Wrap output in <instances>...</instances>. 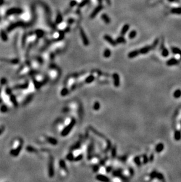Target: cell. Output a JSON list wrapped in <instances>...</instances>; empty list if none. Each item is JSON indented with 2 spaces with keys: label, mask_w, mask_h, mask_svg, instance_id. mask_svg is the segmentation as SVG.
<instances>
[{
  "label": "cell",
  "mask_w": 181,
  "mask_h": 182,
  "mask_svg": "<svg viewBox=\"0 0 181 182\" xmlns=\"http://www.w3.org/2000/svg\"><path fill=\"white\" fill-rule=\"evenodd\" d=\"M169 54V51L168 50V49H166V48H164V49H162V55L163 57H167L168 56Z\"/></svg>",
  "instance_id": "26"
},
{
  "label": "cell",
  "mask_w": 181,
  "mask_h": 182,
  "mask_svg": "<svg viewBox=\"0 0 181 182\" xmlns=\"http://www.w3.org/2000/svg\"><path fill=\"white\" fill-rule=\"evenodd\" d=\"M139 54V53L138 50H134L130 52V53L128 54V57L129 59H133V58H135L136 57H137Z\"/></svg>",
  "instance_id": "11"
},
{
  "label": "cell",
  "mask_w": 181,
  "mask_h": 182,
  "mask_svg": "<svg viewBox=\"0 0 181 182\" xmlns=\"http://www.w3.org/2000/svg\"><path fill=\"white\" fill-rule=\"evenodd\" d=\"M74 156L72 154V153H70L66 156V159L70 161H72L74 160Z\"/></svg>",
  "instance_id": "35"
},
{
  "label": "cell",
  "mask_w": 181,
  "mask_h": 182,
  "mask_svg": "<svg viewBox=\"0 0 181 182\" xmlns=\"http://www.w3.org/2000/svg\"><path fill=\"white\" fill-rule=\"evenodd\" d=\"M5 93L6 94L8 95V96H9V95H11L12 94V91H11V90L10 88L9 87H7L5 88Z\"/></svg>",
  "instance_id": "38"
},
{
  "label": "cell",
  "mask_w": 181,
  "mask_h": 182,
  "mask_svg": "<svg viewBox=\"0 0 181 182\" xmlns=\"http://www.w3.org/2000/svg\"><path fill=\"white\" fill-rule=\"evenodd\" d=\"M60 167H61V169H65V170H66V164H65L64 160H61L60 161Z\"/></svg>",
  "instance_id": "32"
},
{
  "label": "cell",
  "mask_w": 181,
  "mask_h": 182,
  "mask_svg": "<svg viewBox=\"0 0 181 182\" xmlns=\"http://www.w3.org/2000/svg\"><path fill=\"white\" fill-rule=\"evenodd\" d=\"M22 144L23 142L21 139H16L14 141L13 143V147L9 152L11 155L13 157L18 156L20 153L22 148Z\"/></svg>",
  "instance_id": "1"
},
{
  "label": "cell",
  "mask_w": 181,
  "mask_h": 182,
  "mask_svg": "<svg viewBox=\"0 0 181 182\" xmlns=\"http://www.w3.org/2000/svg\"><path fill=\"white\" fill-rule=\"evenodd\" d=\"M174 139L176 141H179L181 139V132L179 130H176L174 132Z\"/></svg>",
  "instance_id": "13"
},
{
  "label": "cell",
  "mask_w": 181,
  "mask_h": 182,
  "mask_svg": "<svg viewBox=\"0 0 181 182\" xmlns=\"http://www.w3.org/2000/svg\"><path fill=\"white\" fill-rule=\"evenodd\" d=\"M46 140H47L49 143H51V144H52V145H56V144L58 143L57 140H56L55 138H52V137H46Z\"/></svg>",
  "instance_id": "20"
},
{
  "label": "cell",
  "mask_w": 181,
  "mask_h": 182,
  "mask_svg": "<svg viewBox=\"0 0 181 182\" xmlns=\"http://www.w3.org/2000/svg\"><path fill=\"white\" fill-rule=\"evenodd\" d=\"M116 155V146H114L112 148L111 151V156L112 158H115Z\"/></svg>",
  "instance_id": "27"
},
{
  "label": "cell",
  "mask_w": 181,
  "mask_h": 182,
  "mask_svg": "<svg viewBox=\"0 0 181 182\" xmlns=\"http://www.w3.org/2000/svg\"></svg>",
  "instance_id": "49"
},
{
  "label": "cell",
  "mask_w": 181,
  "mask_h": 182,
  "mask_svg": "<svg viewBox=\"0 0 181 182\" xmlns=\"http://www.w3.org/2000/svg\"><path fill=\"white\" fill-rule=\"evenodd\" d=\"M68 90L67 88H66V87L64 88V89H62V90H61V96H66V95L68 94Z\"/></svg>",
  "instance_id": "30"
},
{
  "label": "cell",
  "mask_w": 181,
  "mask_h": 182,
  "mask_svg": "<svg viewBox=\"0 0 181 182\" xmlns=\"http://www.w3.org/2000/svg\"><path fill=\"white\" fill-rule=\"evenodd\" d=\"M7 79L5 78H2V79L0 80V85H4L7 84Z\"/></svg>",
  "instance_id": "37"
},
{
  "label": "cell",
  "mask_w": 181,
  "mask_h": 182,
  "mask_svg": "<svg viewBox=\"0 0 181 182\" xmlns=\"http://www.w3.org/2000/svg\"><path fill=\"white\" fill-rule=\"evenodd\" d=\"M170 2H179V0H168Z\"/></svg>",
  "instance_id": "47"
},
{
  "label": "cell",
  "mask_w": 181,
  "mask_h": 182,
  "mask_svg": "<svg viewBox=\"0 0 181 182\" xmlns=\"http://www.w3.org/2000/svg\"><path fill=\"white\" fill-rule=\"evenodd\" d=\"M126 158H127V157H126V156H122V157H121L119 158V159H120L121 161H122V162L123 161H124V162H125V161L126 160Z\"/></svg>",
  "instance_id": "44"
},
{
  "label": "cell",
  "mask_w": 181,
  "mask_h": 182,
  "mask_svg": "<svg viewBox=\"0 0 181 182\" xmlns=\"http://www.w3.org/2000/svg\"><path fill=\"white\" fill-rule=\"evenodd\" d=\"M171 50L172 52L174 54H178L180 55L181 58V49L178 47H171Z\"/></svg>",
  "instance_id": "17"
},
{
  "label": "cell",
  "mask_w": 181,
  "mask_h": 182,
  "mask_svg": "<svg viewBox=\"0 0 181 182\" xmlns=\"http://www.w3.org/2000/svg\"><path fill=\"white\" fill-rule=\"evenodd\" d=\"M155 179H157L159 180H162V181H164L165 177L164 176L162 173H159L156 171V173H155Z\"/></svg>",
  "instance_id": "16"
},
{
  "label": "cell",
  "mask_w": 181,
  "mask_h": 182,
  "mask_svg": "<svg viewBox=\"0 0 181 182\" xmlns=\"http://www.w3.org/2000/svg\"><path fill=\"white\" fill-rule=\"evenodd\" d=\"M112 169V167L111 166H108V167H107V168L105 169V170H106V172H107V173H109V172H111Z\"/></svg>",
  "instance_id": "42"
},
{
  "label": "cell",
  "mask_w": 181,
  "mask_h": 182,
  "mask_svg": "<svg viewBox=\"0 0 181 182\" xmlns=\"http://www.w3.org/2000/svg\"><path fill=\"white\" fill-rule=\"evenodd\" d=\"M35 148H33V147H31V146H28L27 147V150L28 152H35Z\"/></svg>",
  "instance_id": "40"
},
{
  "label": "cell",
  "mask_w": 181,
  "mask_h": 182,
  "mask_svg": "<svg viewBox=\"0 0 181 182\" xmlns=\"http://www.w3.org/2000/svg\"><path fill=\"white\" fill-rule=\"evenodd\" d=\"M129 173H130V174L131 176H133L134 174V170L132 168L129 167Z\"/></svg>",
  "instance_id": "43"
},
{
  "label": "cell",
  "mask_w": 181,
  "mask_h": 182,
  "mask_svg": "<svg viewBox=\"0 0 181 182\" xmlns=\"http://www.w3.org/2000/svg\"><path fill=\"white\" fill-rule=\"evenodd\" d=\"M181 61L178 60L175 58H172L169 59L167 61V65L168 66H173V65H176L180 63Z\"/></svg>",
  "instance_id": "5"
},
{
  "label": "cell",
  "mask_w": 181,
  "mask_h": 182,
  "mask_svg": "<svg viewBox=\"0 0 181 182\" xmlns=\"http://www.w3.org/2000/svg\"><path fill=\"white\" fill-rule=\"evenodd\" d=\"M75 123L76 121L74 118H71V121L68 124L67 126H65L64 128L62 129V131L61 133V136H62V137H65V136H67L70 133V132L72 129L74 125L75 124Z\"/></svg>",
  "instance_id": "2"
},
{
  "label": "cell",
  "mask_w": 181,
  "mask_h": 182,
  "mask_svg": "<svg viewBox=\"0 0 181 182\" xmlns=\"http://www.w3.org/2000/svg\"><path fill=\"white\" fill-rule=\"evenodd\" d=\"M38 35L35 33H33V34H29L28 37H27V39H26V42H28L29 43V44L31 43H33L35 41H36L37 39L38 38Z\"/></svg>",
  "instance_id": "3"
},
{
  "label": "cell",
  "mask_w": 181,
  "mask_h": 182,
  "mask_svg": "<svg viewBox=\"0 0 181 182\" xmlns=\"http://www.w3.org/2000/svg\"><path fill=\"white\" fill-rule=\"evenodd\" d=\"M102 18L103 20L105 21V22L106 23H107V24L110 23V20H109V18H108V17L106 14H103L102 15Z\"/></svg>",
  "instance_id": "31"
},
{
  "label": "cell",
  "mask_w": 181,
  "mask_h": 182,
  "mask_svg": "<svg viewBox=\"0 0 181 182\" xmlns=\"http://www.w3.org/2000/svg\"><path fill=\"white\" fill-rule=\"evenodd\" d=\"M171 12V13L175 14H181V7L172 8Z\"/></svg>",
  "instance_id": "21"
},
{
  "label": "cell",
  "mask_w": 181,
  "mask_h": 182,
  "mask_svg": "<svg viewBox=\"0 0 181 182\" xmlns=\"http://www.w3.org/2000/svg\"><path fill=\"white\" fill-rule=\"evenodd\" d=\"M96 179L99 181L101 182H108L109 181V179L103 174H98L96 176Z\"/></svg>",
  "instance_id": "9"
},
{
  "label": "cell",
  "mask_w": 181,
  "mask_h": 182,
  "mask_svg": "<svg viewBox=\"0 0 181 182\" xmlns=\"http://www.w3.org/2000/svg\"><path fill=\"white\" fill-rule=\"evenodd\" d=\"M111 53L110 49H106L103 52V56L105 58H109L111 56Z\"/></svg>",
  "instance_id": "25"
},
{
  "label": "cell",
  "mask_w": 181,
  "mask_h": 182,
  "mask_svg": "<svg viewBox=\"0 0 181 182\" xmlns=\"http://www.w3.org/2000/svg\"><path fill=\"white\" fill-rule=\"evenodd\" d=\"M104 38L108 42V43H110L112 46H116V42L114 40H113L112 38L111 37L108 36V35H105V36L104 37Z\"/></svg>",
  "instance_id": "12"
},
{
  "label": "cell",
  "mask_w": 181,
  "mask_h": 182,
  "mask_svg": "<svg viewBox=\"0 0 181 182\" xmlns=\"http://www.w3.org/2000/svg\"><path fill=\"white\" fill-rule=\"evenodd\" d=\"M5 130V127L3 126V125H1V126H0V135L2 133L4 132V131Z\"/></svg>",
  "instance_id": "41"
},
{
  "label": "cell",
  "mask_w": 181,
  "mask_h": 182,
  "mask_svg": "<svg viewBox=\"0 0 181 182\" xmlns=\"http://www.w3.org/2000/svg\"><path fill=\"white\" fill-rule=\"evenodd\" d=\"M82 157H83V156H82V154H79L78 155H77V156L75 157L74 158V160L77 161V162L81 160L82 158Z\"/></svg>",
  "instance_id": "36"
},
{
  "label": "cell",
  "mask_w": 181,
  "mask_h": 182,
  "mask_svg": "<svg viewBox=\"0 0 181 182\" xmlns=\"http://www.w3.org/2000/svg\"><path fill=\"white\" fill-rule=\"evenodd\" d=\"M52 37L54 39H55V40H58V39H60L61 37V35L60 32L58 31H55L52 34Z\"/></svg>",
  "instance_id": "18"
},
{
  "label": "cell",
  "mask_w": 181,
  "mask_h": 182,
  "mask_svg": "<svg viewBox=\"0 0 181 182\" xmlns=\"http://www.w3.org/2000/svg\"><path fill=\"white\" fill-rule=\"evenodd\" d=\"M93 109L95 110H98L100 108V104L98 102V101H96L95 103L93 104Z\"/></svg>",
  "instance_id": "34"
},
{
  "label": "cell",
  "mask_w": 181,
  "mask_h": 182,
  "mask_svg": "<svg viewBox=\"0 0 181 182\" xmlns=\"http://www.w3.org/2000/svg\"><path fill=\"white\" fill-rule=\"evenodd\" d=\"M91 2L93 4H96L98 2V0H91Z\"/></svg>",
  "instance_id": "45"
},
{
  "label": "cell",
  "mask_w": 181,
  "mask_h": 182,
  "mask_svg": "<svg viewBox=\"0 0 181 182\" xmlns=\"http://www.w3.org/2000/svg\"><path fill=\"white\" fill-rule=\"evenodd\" d=\"M173 96L175 98H179L181 97V89H177L174 91L173 94Z\"/></svg>",
  "instance_id": "19"
},
{
  "label": "cell",
  "mask_w": 181,
  "mask_h": 182,
  "mask_svg": "<svg viewBox=\"0 0 181 182\" xmlns=\"http://www.w3.org/2000/svg\"><path fill=\"white\" fill-rule=\"evenodd\" d=\"M114 80V85L115 87H118L120 85V77L118 73H114L112 75Z\"/></svg>",
  "instance_id": "4"
},
{
  "label": "cell",
  "mask_w": 181,
  "mask_h": 182,
  "mask_svg": "<svg viewBox=\"0 0 181 182\" xmlns=\"http://www.w3.org/2000/svg\"><path fill=\"white\" fill-rule=\"evenodd\" d=\"M134 162H135V163L136 164V166L140 167L142 165V162L141 160V156H137L135 157L134 158Z\"/></svg>",
  "instance_id": "15"
},
{
  "label": "cell",
  "mask_w": 181,
  "mask_h": 182,
  "mask_svg": "<svg viewBox=\"0 0 181 182\" xmlns=\"http://www.w3.org/2000/svg\"><path fill=\"white\" fill-rule=\"evenodd\" d=\"M164 148H165V146H164V144H163V143H159L158 144H156V146H155V151H156V152H157V153H159L162 152V151L163 150V149H164Z\"/></svg>",
  "instance_id": "8"
},
{
  "label": "cell",
  "mask_w": 181,
  "mask_h": 182,
  "mask_svg": "<svg viewBox=\"0 0 181 182\" xmlns=\"http://www.w3.org/2000/svg\"><path fill=\"white\" fill-rule=\"evenodd\" d=\"M94 80H95V77L93 76V75H90L86 78L85 81L86 83L89 84V83H91L92 82H93V81H94Z\"/></svg>",
  "instance_id": "22"
},
{
  "label": "cell",
  "mask_w": 181,
  "mask_h": 182,
  "mask_svg": "<svg viewBox=\"0 0 181 182\" xmlns=\"http://www.w3.org/2000/svg\"><path fill=\"white\" fill-rule=\"evenodd\" d=\"M142 158H143V163L144 164H146L149 162V157H148V156L146 154H143L142 155Z\"/></svg>",
  "instance_id": "28"
},
{
  "label": "cell",
  "mask_w": 181,
  "mask_h": 182,
  "mask_svg": "<svg viewBox=\"0 0 181 182\" xmlns=\"http://www.w3.org/2000/svg\"><path fill=\"white\" fill-rule=\"evenodd\" d=\"M136 35V31L135 30H133L129 33V37L130 39H133V38H135Z\"/></svg>",
  "instance_id": "29"
},
{
  "label": "cell",
  "mask_w": 181,
  "mask_h": 182,
  "mask_svg": "<svg viewBox=\"0 0 181 182\" xmlns=\"http://www.w3.org/2000/svg\"><path fill=\"white\" fill-rule=\"evenodd\" d=\"M116 43H126V40L125 38L123 37H120L117 39Z\"/></svg>",
  "instance_id": "33"
},
{
  "label": "cell",
  "mask_w": 181,
  "mask_h": 182,
  "mask_svg": "<svg viewBox=\"0 0 181 182\" xmlns=\"http://www.w3.org/2000/svg\"><path fill=\"white\" fill-rule=\"evenodd\" d=\"M68 24L65 21H62L58 25V29L60 31H64L67 28Z\"/></svg>",
  "instance_id": "10"
},
{
  "label": "cell",
  "mask_w": 181,
  "mask_h": 182,
  "mask_svg": "<svg viewBox=\"0 0 181 182\" xmlns=\"http://www.w3.org/2000/svg\"><path fill=\"white\" fill-rule=\"evenodd\" d=\"M49 176L50 177H53L54 174V165H53V160L51 158L49 163Z\"/></svg>",
  "instance_id": "6"
},
{
  "label": "cell",
  "mask_w": 181,
  "mask_h": 182,
  "mask_svg": "<svg viewBox=\"0 0 181 182\" xmlns=\"http://www.w3.org/2000/svg\"><path fill=\"white\" fill-rule=\"evenodd\" d=\"M1 88L0 87V95H1Z\"/></svg>",
  "instance_id": "48"
},
{
  "label": "cell",
  "mask_w": 181,
  "mask_h": 182,
  "mask_svg": "<svg viewBox=\"0 0 181 182\" xmlns=\"http://www.w3.org/2000/svg\"><path fill=\"white\" fill-rule=\"evenodd\" d=\"M154 160V154L153 153H152V154L150 155L149 157V162H152Z\"/></svg>",
  "instance_id": "39"
},
{
  "label": "cell",
  "mask_w": 181,
  "mask_h": 182,
  "mask_svg": "<svg viewBox=\"0 0 181 182\" xmlns=\"http://www.w3.org/2000/svg\"><path fill=\"white\" fill-rule=\"evenodd\" d=\"M9 101H10V103H11L13 104V106H14V107H18V102H17V99H16V97L14 96V95H13L12 94L11 95H9Z\"/></svg>",
  "instance_id": "7"
},
{
  "label": "cell",
  "mask_w": 181,
  "mask_h": 182,
  "mask_svg": "<svg viewBox=\"0 0 181 182\" xmlns=\"http://www.w3.org/2000/svg\"><path fill=\"white\" fill-rule=\"evenodd\" d=\"M129 28V25L128 24H126L123 27L122 29L121 30V35H124V34H125V33H126V32L128 31Z\"/></svg>",
  "instance_id": "24"
},
{
  "label": "cell",
  "mask_w": 181,
  "mask_h": 182,
  "mask_svg": "<svg viewBox=\"0 0 181 182\" xmlns=\"http://www.w3.org/2000/svg\"><path fill=\"white\" fill-rule=\"evenodd\" d=\"M82 1H83V0H75V2L78 4H80L82 2Z\"/></svg>",
  "instance_id": "46"
},
{
  "label": "cell",
  "mask_w": 181,
  "mask_h": 182,
  "mask_svg": "<svg viewBox=\"0 0 181 182\" xmlns=\"http://www.w3.org/2000/svg\"><path fill=\"white\" fill-rule=\"evenodd\" d=\"M28 85V82L25 83V84H18L16 85L14 87V89L15 90H19V89H24L27 88Z\"/></svg>",
  "instance_id": "14"
},
{
  "label": "cell",
  "mask_w": 181,
  "mask_h": 182,
  "mask_svg": "<svg viewBox=\"0 0 181 182\" xmlns=\"http://www.w3.org/2000/svg\"><path fill=\"white\" fill-rule=\"evenodd\" d=\"M8 111V108L7 105L2 104L0 106V112L2 113H5Z\"/></svg>",
  "instance_id": "23"
}]
</instances>
